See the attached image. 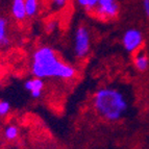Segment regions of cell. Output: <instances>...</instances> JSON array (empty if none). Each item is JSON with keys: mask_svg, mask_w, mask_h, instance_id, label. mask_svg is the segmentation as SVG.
Listing matches in <instances>:
<instances>
[{"mask_svg": "<svg viewBox=\"0 0 149 149\" xmlns=\"http://www.w3.org/2000/svg\"><path fill=\"white\" fill-rule=\"evenodd\" d=\"M30 72L35 77L42 79L53 78L66 81L74 79L77 70L71 64L64 62L55 49L42 45L35 49L31 54Z\"/></svg>", "mask_w": 149, "mask_h": 149, "instance_id": "6da1fadb", "label": "cell"}, {"mask_svg": "<svg viewBox=\"0 0 149 149\" xmlns=\"http://www.w3.org/2000/svg\"><path fill=\"white\" fill-rule=\"evenodd\" d=\"M92 105L96 114L107 122H117L126 115L128 99L121 90L113 87H101L94 93Z\"/></svg>", "mask_w": 149, "mask_h": 149, "instance_id": "7a4b0ae2", "label": "cell"}, {"mask_svg": "<svg viewBox=\"0 0 149 149\" xmlns=\"http://www.w3.org/2000/svg\"><path fill=\"white\" fill-rule=\"evenodd\" d=\"M91 50V35L85 25L76 28L73 38V52L76 58L84 60L89 55Z\"/></svg>", "mask_w": 149, "mask_h": 149, "instance_id": "3957f363", "label": "cell"}, {"mask_svg": "<svg viewBox=\"0 0 149 149\" xmlns=\"http://www.w3.org/2000/svg\"><path fill=\"white\" fill-rule=\"evenodd\" d=\"M92 12L98 19H114L119 14V4L117 0H98L96 6Z\"/></svg>", "mask_w": 149, "mask_h": 149, "instance_id": "277c9868", "label": "cell"}, {"mask_svg": "<svg viewBox=\"0 0 149 149\" xmlns=\"http://www.w3.org/2000/svg\"><path fill=\"white\" fill-rule=\"evenodd\" d=\"M143 44V35L140 30L130 28L124 32L122 37V45L127 52L134 53Z\"/></svg>", "mask_w": 149, "mask_h": 149, "instance_id": "5b68a950", "label": "cell"}, {"mask_svg": "<svg viewBox=\"0 0 149 149\" xmlns=\"http://www.w3.org/2000/svg\"><path fill=\"white\" fill-rule=\"evenodd\" d=\"M45 88V81L39 77H31L24 82V89L30 94L33 99H39L43 95Z\"/></svg>", "mask_w": 149, "mask_h": 149, "instance_id": "8992f818", "label": "cell"}, {"mask_svg": "<svg viewBox=\"0 0 149 149\" xmlns=\"http://www.w3.org/2000/svg\"><path fill=\"white\" fill-rule=\"evenodd\" d=\"M12 16L18 22L25 20L26 10H25V0H13L12 1Z\"/></svg>", "mask_w": 149, "mask_h": 149, "instance_id": "52a82bcc", "label": "cell"}, {"mask_svg": "<svg viewBox=\"0 0 149 149\" xmlns=\"http://www.w3.org/2000/svg\"><path fill=\"white\" fill-rule=\"evenodd\" d=\"M10 44L8 30V21L4 18L0 17V47H8Z\"/></svg>", "mask_w": 149, "mask_h": 149, "instance_id": "ba28073f", "label": "cell"}, {"mask_svg": "<svg viewBox=\"0 0 149 149\" xmlns=\"http://www.w3.org/2000/svg\"><path fill=\"white\" fill-rule=\"evenodd\" d=\"M134 65L136 69L140 72H144L148 69L149 58L144 52H139L134 57Z\"/></svg>", "mask_w": 149, "mask_h": 149, "instance_id": "9c48e42d", "label": "cell"}, {"mask_svg": "<svg viewBox=\"0 0 149 149\" xmlns=\"http://www.w3.org/2000/svg\"><path fill=\"white\" fill-rule=\"evenodd\" d=\"M19 134H20L19 127L16 124H8L3 129V137L8 141H15L18 139Z\"/></svg>", "mask_w": 149, "mask_h": 149, "instance_id": "30bf717a", "label": "cell"}, {"mask_svg": "<svg viewBox=\"0 0 149 149\" xmlns=\"http://www.w3.org/2000/svg\"><path fill=\"white\" fill-rule=\"evenodd\" d=\"M25 10L28 18H33L39 12V0H25Z\"/></svg>", "mask_w": 149, "mask_h": 149, "instance_id": "8fae6325", "label": "cell"}, {"mask_svg": "<svg viewBox=\"0 0 149 149\" xmlns=\"http://www.w3.org/2000/svg\"><path fill=\"white\" fill-rule=\"evenodd\" d=\"M12 111V105L8 100H0V117H5Z\"/></svg>", "mask_w": 149, "mask_h": 149, "instance_id": "7c38bea8", "label": "cell"}, {"mask_svg": "<svg viewBox=\"0 0 149 149\" xmlns=\"http://www.w3.org/2000/svg\"><path fill=\"white\" fill-rule=\"evenodd\" d=\"M76 2L78 3L79 6L86 8L87 10H93L96 6L98 0H76Z\"/></svg>", "mask_w": 149, "mask_h": 149, "instance_id": "4fadbf2b", "label": "cell"}, {"mask_svg": "<svg viewBox=\"0 0 149 149\" xmlns=\"http://www.w3.org/2000/svg\"><path fill=\"white\" fill-rule=\"evenodd\" d=\"M68 3V0H50V5L53 8V10H61Z\"/></svg>", "mask_w": 149, "mask_h": 149, "instance_id": "5bb4252c", "label": "cell"}, {"mask_svg": "<svg viewBox=\"0 0 149 149\" xmlns=\"http://www.w3.org/2000/svg\"><path fill=\"white\" fill-rule=\"evenodd\" d=\"M57 26V21L56 20H49V22L46 24V30L48 32H52L53 30H55Z\"/></svg>", "mask_w": 149, "mask_h": 149, "instance_id": "9a60e30c", "label": "cell"}, {"mask_svg": "<svg viewBox=\"0 0 149 149\" xmlns=\"http://www.w3.org/2000/svg\"><path fill=\"white\" fill-rule=\"evenodd\" d=\"M143 8L146 16L149 18V0H143Z\"/></svg>", "mask_w": 149, "mask_h": 149, "instance_id": "2e32d148", "label": "cell"}]
</instances>
